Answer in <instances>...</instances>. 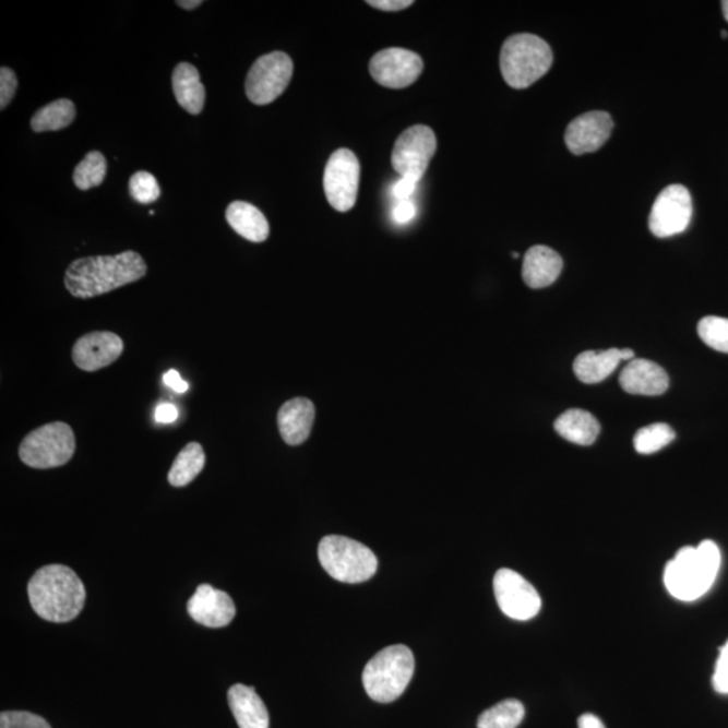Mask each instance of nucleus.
Wrapping results in <instances>:
<instances>
[{"label":"nucleus","instance_id":"1","mask_svg":"<svg viewBox=\"0 0 728 728\" xmlns=\"http://www.w3.org/2000/svg\"><path fill=\"white\" fill-rule=\"evenodd\" d=\"M146 262L135 251L80 258L69 265L65 288L76 298H94L145 277Z\"/></svg>","mask_w":728,"mask_h":728},{"label":"nucleus","instance_id":"2","mask_svg":"<svg viewBox=\"0 0 728 728\" xmlns=\"http://www.w3.org/2000/svg\"><path fill=\"white\" fill-rule=\"evenodd\" d=\"M27 594L36 614L53 623L73 621L87 598L76 573L61 564L46 565L34 573L27 584Z\"/></svg>","mask_w":728,"mask_h":728},{"label":"nucleus","instance_id":"3","mask_svg":"<svg viewBox=\"0 0 728 728\" xmlns=\"http://www.w3.org/2000/svg\"><path fill=\"white\" fill-rule=\"evenodd\" d=\"M721 564L719 547L706 540L697 547H684L665 566L664 582L673 598L693 601L714 586Z\"/></svg>","mask_w":728,"mask_h":728},{"label":"nucleus","instance_id":"4","mask_svg":"<svg viewBox=\"0 0 728 728\" xmlns=\"http://www.w3.org/2000/svg\"><path fill=\"white\" fill-rule=\"evenodd\" d=\"M501 72L510 87L525 89L546 76L553 64V53L542 38L533 34H515L501 50Z\"/></svg>","mask_w":728,"mask_h":728},{"label":"nucleus","instance_id":"5","mask_svg":"<svg viewBox=\"0 0 728 728\" xmlns=\"http://www.w3.org/2000/svg\"><path fill=\"white\" fill-rule=\"evenodd\" d=\"M415 673V656L405 645L385 647L367 663L362 681L367 695L392 703L403 695Z\"/></svg>","mask_w":728,"mask_h":728},{"label":"nucleus","instance_id":"6","mask_svg":"<svg viewBox=\"0 0 728 728\" xmlns=\"http://www.w3.org/2000/svg\"><path fill=\"white\" fill-rule=\"evenodd\" d=\"M318 553L321 566L337 582L363 583L374 576L378 569L372 550L353 538L325 536L319 544Z\"/></svg>","mask_w":728,"mask_h":728},{"label":"nucleus","instance_id":"7","mask_svg":"<svg viewBox=\"0 0 728 728\" xmlns=\"http://www.w3.org/2000/svg\"><path fill=\"white\" fill-rule=\"evenodd\" d=\"M76 439L65 422H51L28 433L20 446L26 466L49 469L64 466L73 457Z\"/></svg>","mask_w":728,"mask_h":728},{"label":"nucleus","instance_id":"8","mask_svg":"<svg viewBox=\"0 0 728 728\" xmlns=\"http://www.w3.org/2000/svg\"><path fill=\"white\" fill-rule=\"evenodd\" d=\"M294 76V61L284 51L260 57L246 79V95L256 106L271 105L288 88Z\"/></svg>","mask_w":728,"mask_h":728},{"label":"nucleus","instance_id":"9","mask_svg":"<svg viewBox=\"0 0 728 728\" xmlns=\"http://www.w3.org/2000/svg\"><path fill=\"white\" fill-rule=\"evenodd\" d=\"M360 180V164L351 151L339 148L326 163L324 192L336 211L348 212L357 203Z\"/></svg>","mask_w":728,"mask_h":728},{"label":"nucleus","instance_id":"10","mask_svg":"<svg viewBox=\"0 0 728 728\" xmlns=\"http://www.w3.org/2000/svg\"><path fill=\"white\" fill-rule=\"evenodd\" d=\"M435 151H438V140L433 130L423 124L413 126L395 142L392 154L393 168L401 177L410 176L420 181Z\"/></svg>","mask_w":728,"mask_h":728},{"label":"nucleus","instance_id":"11","mask_svg":"<svg viewBox=\"0 0 728 728\" xmlns=\"http://www.w3.org/2000/svg\"><path fill=\"white\" fill-rule=\"evenodd\" d=\"M690 191L679 183L669 186L658 194L652 206L649 228L657 238H669L684 232L692 219Z\"/></svg>","mask_w":728,"mask_h":728},{"label":"nucleus","instance_id":"12","mask_svg":"<svg viewBox=\"0 0 728 728\" xmlns=\"http://www.w3.org/2000/svg\"><path fill=\"white\" fill-rule=\"evenodd\" d=\"M494 593L504 616L515 621H529L541 610V598L518 572L502 569L496 573Z\"/></svg>","mask_w":728,"mask_h":728},{"label":"nucleus","instance_id":"13","mask_svg":"<svg viewBox=\"0 0 728 728\" xmlns=\"http://www.w3.org/2000/svg\"><path fill=\"white\" fill-rule=\"evenodd\" d=\"M422 69L421 57L403 48L383 49L370 61L372 79L383 87L393 89L409 87L420 77Z\"/></svg>","mask_w":728,"mask_h":728},{"label":"nucleus","instance_id":"14","mask_svg":"<svg viewBox=\"0 0 728 728\" xmlns=\"http://www.w3.org/2000/svg\"><path fill=\"white\" fill-rule=\"evenodd\" d=\"M614 129L609 112L592 111L573 119L565 131V143L575 156L594 153L605 145Z\"/></svg>","mask_w":728,"mask_h":728},{"label":"nucleus","instance_id":"15","mask_svg":"<svg viewBox=\"0 0 728 728\" xmlns=\"http://www.w3.org/2000/svg\"><path fill=\"white\" fill-rule=\"evenodd\" d=\"M124 349L123 341L114 332L96 331L80 337L72 349L74 365L94 372L118 360Z\"/></svg>","mask_w":728,"mask_h":728},{"label":"nucleus","instance_id":"16","mask_svg":"<svg viewBox=\"0 0 728 728\" xmlns=\"http://www.w3.org/2000/svg\"><path fill=\"white\" fill-rule=\"evenodd\" d=\"M187 609L194 622L211 629L228 626L237 614L229 595L210 584L198 587L196 593L188 600Z\"/></svg>","mask_w":728,"mask_h":728},{"label":"nucleus","instance_id":"17","mask_svg":"<svg viewBox=\"0 0 728 728\" xmlns=\"http://www.w3.org/2000/svg\"><path fill=\"white\" fill-rule=\"evenodd\" d=\"M624 392L637 395H661L669 387L667 371L646 359L629 362L619 375Z\"/></svg>","mask_w":728,"mask_h":728},{"label":"nucleus","instance_id":"18","mask_svg":"<svg viewBox=\"0 0 728 728\" xmlns=\"http://www.w3.org/2000/svg\"><path fill=\"white\" fill-rule=\"evenodd\" d=\"M317 409L311 399L297 397L288 401L278 411L279 433L286 444L300 445L312 432Z\"/></svg>","mask_w":728,"mask_h":728},{"label":"nucleus","instance_id":"19","mask_svg":"<svg viewBox=\"0 0 728 728\" xmlns=\"http://www.w3.org/2000/svg\"><path fill=\"white\" fill-rule=\"evenodd\" d=\"M563 271V260L547 246H533L524 258L523 278L532 289H542L552 285Z\"/></svg>","mask_w":728,"mask_h":728},{"label":"nucleus","instance_id":"20","mask_svg":"<svg viewBox=\"0 0 728 728\" xmlns=\"http://www.w3.org/2000/svg\"><path fill=\"white\" fill-rule=\"evenodd\" d=\"M228 704L239 728H268V718L265 703L254 688L235 684L228 691Z\"/></svg>","mask_w":728,"mask_h":728},{"label":"nucleus","instance_id":"21","mask_svg":"<svg viewBox=\"0 0 728 728\" xmlns=\"http://www.w3.org/2000/svg\"><path fill=\"white\" fill-rule=\"evenodd\" d=\"M226 219L235 232L250 240L252 243H262L268 238V227L265 215L256 206L246 202H234L228 205Z\"/></svg>","mask_w":728,"mask_h":728},{"label":"nucleus","instance_id":"22","mask_svg":"<svg viewBox=\"0 0 728 728\" xmlns=\"http://www.w3.org/2000/svg\"><path fill=\"white\" fill-rule=\"evenodd\" d=\"M177 103L192 115L202 114L205 103V88L196 67L189 62L177 65L171 77Z\"/></svg>","mask_w":728,"mask_h":728},{"label":"nucleus","instance_id":"23","mask_svg":"<svg viewBox=\"0 0 728 728\" xmlns=\"http://www.w3.org/2000/svg\"><path fill=\"white\" fill-rule=\"evenodd\" d=\"M621 362V349L619 348L584 351L573 362V371L578 381L594 385L609 378Z\"/></svg>","mask_w":728,"mask_h":728},{"label":"nucleus","instance_id":"24","mask_svg":"<svg viewBox=\"0 0 728 728\" xmlns=\"http://www.w3.org/2000/svg\"><path fill=\"white\" fill-rule=\"evenodd\" d=\"M554 429L573 444L592 445L598 439L600 423L589 411L570 409L554 421Z\"/></svg>","mask_w":728,"mask_h":728},{"label":"nucleus","instance_id":"25","mask_svg":"<svg viewBox=\"0 0 728 728\" xmlns=\"http://www.w3.org/2000/svg\"><path fill=\"white\" fill-rule=\"evenodd\" d=\"M205 466V454L203 446L199 443H189L183 446L180 454L175 458L168 480L171 486L183 487L192 484Z\"/></svg>","mask_w":728,"mask_h":728},{"label":"nucleus","instance_id":"26","mask_svg":"<svg viewBox=\"0 0 728 728\" xmlns=\"http://www.w3.org/2000/svg\"><path fill=\"white\" fill-rule=\"evenodd\" d=\"M74 118H76V107H74L73 102L68 99L51 102L34 114L32 129L36 133L59 131L72 124Z\"/></svg>","mask_w":728,"mask_h":728},{"label":"nucleus","instance_id":"27","mask_svg":"<svg viewBox=\"0 0 728 728\" xmlns=\"http://www.w3.org/2000/svg\"><path fill=\"white\" fill-rule=\"evenodd\" d=\"M525 718L524 704L508 699L479 716L478 728H517Z\"/></svg>","mask_w":728,"mask_h":728},{"label":"nucleus","instance_id":"28","mask_svg":"<svg viewBox=\"0 0 728 728\" xmlns=\"http://www.w3.org/2000/svg\"><path fill=\"white\" fill-rule=\"evenodd\" d=\"M107 160L99 152H91L76 166L73 174L74 186L82 191L99 187L106 179Z\"/></svg>","mask_w":728,"mask_h":728},{"label":"nucleus","instance_id":"29","mask_svg":"<svg viewBox=\"0 0 728 728\" xmlns=\"http://www.w3.org/2000/svg\"><path fill=\"white\" fill-rule=\"evenodd\" d=\"M676 438V433L668 423L657 422L652 423L641 428L637 433L634 435V449L641 455H651L655 454L672 443Z\"/></svg>","mask_w":728,"mask_h":728},{"label":"nucleus","instance_id":"30","mask_svg":"<svg viewBox=\"0 0 728 728\" xmlns=\"http://www.w3.org/2000/svg\"><path fill=\"white\" fill-rule=\"evenodd\" d=\"M697 334L708 347L728 354V319L707 317L699 321Z\"/></svg>","mask_w":728,"mask_h":728},{"label":"nucleus","instance_id":"31","mask_svg":"<svg viewBox=\"0 0 728 728\" xmlns=\"http://www.w3.org/2000/svg\"><path fill=\"white\" fill-rule=\"evenodd\" d=\"M129 189L131 198L141 204L157 202L160 196L158 181L148 171H138V174L131 177Z\"/></svg>","mask_w":728,"mask_h":728},{"label":"nucleus","instance_id":"32","mask_svg":"<svg viewBox=\"0 0 728 728\" xmlns=\"http://www.w3.org/2000/svg\"><path fill=\"white\" fill-rule=\"evenodd\" d=\"M0 728H51L43 716L27 711H4L0 714Z\"/></svg>","mask_w":728,"mask_h":728},{"label":"nucleus","instance_id":"33","mask_svg":"<svg viewBox=\"0 0 728 728\" xmlns=\"http://www.w3.org/2000/svg\"><path fill=\"white\" fill-rule=\"evenodd\" d=\"M16 88H19V80L15 73L10 68L0 69V108L2 110L13 100Z\"/></svg>","mask_w":728,"mask_h":728},{"label":"nucleus","instance_id":"34","mask_svg":"<svg viewBox=\"0 0 728 728\" xmlns=\"http://www.w3.org/2000/svg\"><path fill=\"white\" fill-rule=\"evenodd\" d=\"M713 684L716 692L728 695V641L721 647L718 661H716Z\"/></svg>","mask_w":728,"mask_h":728},{"label":"nucleus","instance_id":"35","mask_svg":"<svg viewBox=\"0 0 728 728\" xmlns=\"http://www.w3.org/2000/svg\"><path fill=\"white\" fill-rule=\"evenodd\" d=\"M416 214V205L409 202V200H404V202H399L397 206H395L393 217L398 225H406V223L415 219Z\"/></svg>","mask_w":728,"mask_h":728},{"label":"nucleus","instance_id":"36","mask_svg":"<svg viewBox=\"0 0 728 728\" xmlns=\"http://www.w3.org/2000/svg\"><path fill=\"white\" fill-rule=\"evenodd\" d=\"M417 183L418 180L415 179V177L410 176L401 177V180L397 183H395L394 196L397 198L399 202L408 200L411 196L413 192H415Z\"/></svg>","mask_w":728,"mask_h":728},{"label":"nucleus","instance_id":"37","mask_svg":"<svg viewBox=\"0 0 728 728\" xmlns=\"http://www.w3.org/2000/svg\"><path fill=\"white\" fill-rule=\"evenodd\" d=\"M413 0H369L367 4L382 11H401L410 8Z\"/></svg>","mask_w":728,"mask_h":728},{"label":"nucleus","instance_id":"38","mask_svg":"<svg viewBox=\"0 0 728 728\" xmlns=\"http://www.w3.org/2000/svg\"><path fill=\"white\" fill-rule=\"evenodd\" d=\"M164 382L165 385H168L169 387L174 389L176 393H187L189 385L186 381L182 380L180 377L179 372L176 370H169L166 372L164 375Z\"/></svg>","mask_w":728,"mask_h":728},{"label":"nucleus","instance_id":"39","mask_svg":"<svg viewBox=\"0 0 728 728\" xmlns=\"http://www.w3.org/2000/svg\"><path fill=\"white\" fill-rule=\"evenodd\" d=\"M179 418V410L175 405L160 404L156 410V420L160 423L175 422Z\"/></svg>","mask_w":728,"mask_h":728},{"label":"nucleus","instance_id":"40","mask_svg":"<svg viewBox=\"0 0 728 728\" xmlns=\"http://www.w3.org/2000/svg\"><path fill=\"white\" fill-rule=\"evenodd\" d=\"M578 728H606L604 721L593 714H584L577 720Z\"/></svg>","mask_w":728,"mask_h":728},{"label":"nucleus","instance_id":"41","mask_svg":"<svg viewBox=\"0 0 728 728\" xmlns=\"http://www.w3.org/2000/svg\"><path fill=\"white\" fill-rule=\"evenodd\" d=\"M202 4H203L202 0H180V2H177V5H180V8L186 10H193Z\"/></svg>","mask_w":728,"mask_h":728},{"label":"nucleus","instance_id":"42","mask_svg":"<svg viewBox=\"0 0 728 728\" xmlns=\"http://www.w3.org/2000/svg\"><path fill=\"white\" fill-rule=\"evenodd\" d=\"M621 359L624 360V362H632V360L635 359V354L633 349L630 348L621 349Z\"/></svg>","mask_w":728,"mask_h":728},{"label":"nucleus","instance_id":"43","mask_svg":"<svg viewBox=\"0 0 728 728\" xmlns=\"http://www.w3.org/2000/svg\"><path fill=\"white\" fill-rule=\"evenodd\" d=\"M721 10H724L725 19L728 22V0L721 2Z\"/></svg>","mask_w":728,"mask_h":728},{"label":"nucleus","instance_id":"44","mask_svg":"<svg viewBox=\"0 0 728 728\" xmlns=\"http://www.w3.org/2000/svg\"><path fill=\"white\" fill-rule=\"evenodd\" d=\"M720 34H721V37H724V38H727V37H728V33H727L726 31H721Z\"/></svg>","mask_w":728,"mask_h":728},{"label":"nucleus","instance_id":"45","mask_svg":"<svg viewBox=\"0 0 728 728\" xmlns=\"http://www.w3.org/2000/svg\"><path fill=\"white\" fill-rule=\"evenodd\" d=\"M513 258H520L518 252H513Z\"/></svg>","mask_w":728,"mask_h":728}]
</instances>
